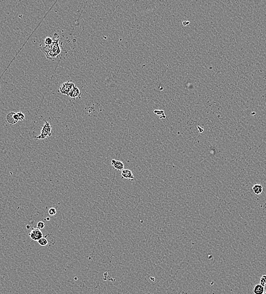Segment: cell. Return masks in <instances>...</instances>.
I'll return each instance as SVG.
<instances>
[{
  "instance_id": "cell-1",
  "label": "cell",
  "mask_w": 266,
  "mask_h": 294,
  "mask_svg": "<svg viewBox=\"0 0 266 294\" xmlns=\"http://www.w3.org/2000/svg\"><path fill=\"white\" fill-rule=\"evenodd\" d=\"M53 41L50 45H40L41 50L46 55L48 59L55 61L59 57L62 51L61 45L60 44V36L57 33H55L53 37Z\"/></svg>"
},
{
  "instance_id": "cell-2",
  "label": "cell",
  "mask_w": 266,
  "mask_h": 294,
  "mask_svg": "<svg viewBox=\"0 0 266 294\" xmlns=\"http://www.w3.org/2000/svg\"><path fill=\"white\" fill-rule=\"evenodd\" d=\"M51 130H52V126H51L49 122L45 121L44 126L41 130V134L37 136V137H35V138H36L37 139H44L47 138L48 136H52Z\"/></svg>"
},
{
  "instance_id": "cell-3",
  "label": "cell",
  "mask_w": 266,
  "mask_h": 294,
  "mask_svg": "<svg viewBox=\"0 0 266 294\" xmlns=\"http://www.w3.org/2000/svg\"><path fill=\"white\" fill-rule=\"evenodd\" d=\"M75 87V85L73 83L67 82L64 83L61 85L60 88V91L63 95H68L69 92L72 89V88Z\"/></svg>"
},
{
  "instance_id": "cell-4",
  "label": "cell",
  "mask_w": 266,
  "mask_h": 294,
  "mask_svg": "<svg viewBox=\"0 0 266 294\" xmlns=\"http://www.w3.org/2000/svg\"><path fill=\"white\" fill-rule=\"evenodd\" d=\"M29 235L31 239L34 241H38L43 236L42 232L38 229H33L30 233L29 234Z\"/></svg>"
},
{
  "instance_id": "cell-5",
  "label": "cell",
  "mask_w": 266,
  "mask_h": 294,
  "mask_svg": "<svg viewBox=\"0 0 266 294\" xmlns=\"http://www.w3.org/2000/svg\"><path fill=\"white\" fill-rule=\"evenodd\" d=\"M121 178L129 179L131 181H134L135 180L134 178L133 172L131 170L128 169H125L122 171L121 173Z\"/></svg>"
},
{
  "instance_id": "cell-6",
  "label": "cell",
  "mask_w": 266,
  "mask_h": 294,
  "mask_svg": "<svg viewBox=\"0 0 266 294\" xmlns=\"http://www.w3.org/2000/svg\"><path fill=\"white\" fill-rule=\"evenodd\" d=\"M6 121L9 124L15 125L18 121V118L17 113L14 112H11L7 114L6 117Z\"/></svg>"
},
{
  "instance_id": "cell-7",
  "label": "cell",
  "mask_w": 266,
  "mask_h": 294,
  "mask_svg": "<svg viewBox=\"0 0 266 294\" xmlns=\"http://www.w3.org/2000/svg\"><path fill=\"white\" fill-rule=\"evenodd\" d=\"M111 165L113 167V169L118 171H122L124 169V164L122 162L120 161L112 160L111 161Z\"/></svg>"
},
{
  "instance_id": "cell-8",
  "label": "cell",
  "mask_w": 266,
  "mask_h": 294,
  "mask_svg": "<svg viewBox=\"0 0 266 294\" xmlns=\"http://www.w3.org/2000/svg\"><path fill=\"white\" fill-rule=\"evenodd\" d=\"M80 95H81V93H80L79 89L76 86H75L72 88V89L70 91L68 96L74 99V98L77 97L80 98Z\"/></svg>"
},
{
  "instance_id": "cell-9",
  "label": "cell",
  "mask_w": 266,
  "mask_h": 294,
  "mask_svg": "<svg viewBox=\"0 0 266 294\" xmlns=\"http://www.w3.org/2000/svg\"><path fill=\"white\" fill-rule=\"evenodd\" d=\"M264 291V287L262 286L260 284H257L254 287L253 292L254 294H263Z\"/></svg>"
},
{
  "instance_id": "cell-10",
  "label": "cell",
  "mask_w": 266,
  "mask_h": 294,
  "mask_svg": "<svg viewBox=\"0 0 266 294\" xmlns=\"http://www.w3.org/2000/svg\"><path fill=\"white\" fill-rule=\"evenodd\" d=\"M252 190L255 194L260 195L263 192V187L260 184H255L252 187Z\"/></svg>"
},
{
  "instance_id": "cell-11",
  "label": "cell",
  "mask_w": 266,
  "mask_h": 294,
  "mask_svg": "<svg viewBox=\"0 0 266 294\" xmlns=\"http://www.w3.org/2000/svg\"><path fill=\"white\" fill-rule=\"evenodd\" d=\"M38 243L41 246H45L48 244V241L45 238L42 237V238L38 240Z\"/></svg>"
},
{
  "instance_id": "cell-12",
  "label": "cell",
  "mask_w": 266,
  "mask_h": 294,
  "mask_svg": "<svg viewBox=\"0 0 266 294\" xmlns=\"http://www.w3.org/2000/svg\"><path fill=\"white\" fill-rule=\"evenodd\" d=\"M53 41V40L50 37H47L44 40V44L45 45H50L52 44Z\"/></svg>"
},
{
  "instance_id": "cell-13",
  "label": "cell",
  "mask_w": 266,
  "mask_h": 294,
  "mask_svg": "<svg viewBox=\"0 0 266 294\" xmlns=\"http://www.w3.org/2000/svg\"><path fill=\"white\" fill-rule=\"evenodd\" d=\"M260 285H262L263 287L266 286V275H264V276H262L261 278H260Z\"/></svg>"
},
{
  "instance_id": "cell-14",
  "label": "cell",
  "mask_w": 266,
  "mask_h": 294,
  "mask_svg": "<svg viewBox=\"0 0 266 294\" xmlns=\"http://www.w3.org/2000/svg\"><path fill=\"white\" fill-rule=\"evenodd\" d=\"M17 116H18V121H24L25 120V114L23 113H21V112H19V113H17Z\"/></svg>"
},
{
  "instance_id": "cell-15",
  "label": "cell",
  "mask_w": 266,
  "mask_h": 294,
  "mask_svg": "<svg viewBox=\"0 0 266 294\" xmlns=\"http://www.w3.org/2000/svg\"><path fill=\"white\" fill-rule=\"evenodd\" d=\"M48 213H49L50 216H54L57 213V211H56V209L55 208H50L49 211H48Z\"/></svg>"
},
{
  "instance_id": "cell-16",
  "label": "cell",
  "mask_w": 266,
  "mask_h": 294,
  "mask_svg": "<svg viewBox=\"0 0 266 294\" xmlns=\"http://www.w3.org/2000/svg\"><path fill=\"white\" fill-rule=\"evenodd\" d=\"M37 229H39V230L42 229L44 228L45 223L43 222L40 221V222H39L38 223H37Z\"/></svg>"
},
{
  "instance_id": "cell-17",
  "label": "cell",
  "mask_w": 266,
  "mask_h": 294,
  "mask_svg": "<svg viewBox=\"0 0 266 294\" xmlns=\"http://www.w3.org/2000/svg\"><path fill=\"white\" fill-rule=\"evenodd\" d=\"M154 113H155V114H156L157 115H160H160H162V114H163V115L164 114V111L163 110H156L154 111Z\"/></svg>"
},
{
  "instance_id": "cell-18",
  "label": "cell",
  "mask_w": 266,
  "mask_h": 294,
  "mask_svg": "<svg viewBox=\"0 0 266 294\" xmlns=\"http://www.w3.org/2000/svg\"><path fill=\"white\" fill-rule=\"evenodd\" d=\"M183 23V25H184V26H186L189 25V24H190V22H189V21H184L183 23Z\"/></svg>"
},
{
  "instance_id": "cell-19",
  "label": "cell",
  "mask_w": 266,
  "mask_h": 294,
  "mask_svg": "<svg viewBox=\"0 0 266 294\" xmlns=\"http://www.w3.org/2000/svg\"><path fill=\"white\" fill-rule=\"evenodd\" d=\"M263 294H266V290L264 291V293H263Z\"/></svg>"
},
{
  "instance_id": "cell-20",
  "label": "cell",
  "mask_w": 266,
  "mask_h": 294,
  "mask_svg": "<svg viewBox=\"0 0 266 294\" xmlns=\"http://www.w3.org/2000/svg\"><path fill=\"white\" fill-rule=\"evenodd\" d=\"M265 204H266V202H265Z\"/></svg>"
}]
</instances>
